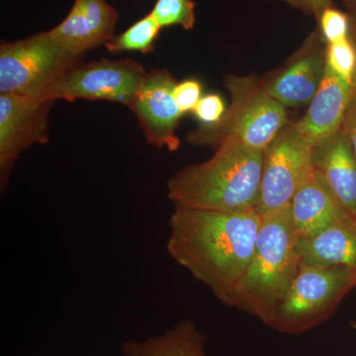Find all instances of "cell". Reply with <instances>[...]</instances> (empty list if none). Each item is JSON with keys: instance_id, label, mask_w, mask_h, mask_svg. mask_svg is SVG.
Listing matches in <instances>:
<instances>
[{"instance_id": "cell-22", "label": "cell", "mask_w": 356, "mask_h": 356, "mask_svg": "<svg viewBox=\"0 0 356 356\" xmlns=\"http://www.w3.org/2000/svg\"><path fill=\"white\" fill-rule=\"evenodd\" d=\"M226 111V105L221 96L212 93L202 96L192 112L201 122V125H214L221 120Z\"/></svg>"}, {"instance_id": "cell-12", "label": "cell", "mask_w": 356, "mask_h": 356, "mask_svg": "<svg viewBox=\"0 0 356 356\" xmlns=\"http://www.w3.org/2000/svg\"><path fill=\"white\" fill-rule=\"evenodd\" d=\"M118 17L106 0H74L67 17L50 33L65 50L83 57L113 38Z\"/></svg>"}, {"instance_id": "cell-27", "label": "cell", "mask_w": 356, "mask_h": 356, "mask_svg": "<svg viewBox=\"0 0 356 356\" xmlns=\"http://www.w3.org/2000/svg\"><path fill=\"white\" fill-rule=\"evenodd\" d=\"M341 1L348 9V13L356 14V0H341Z\"/></svg>"}, {"instance_id": "cell-5", "label": "cell", "mask_w": 356, "mask_h": 356, "mask_svg": "<svg viewBox=\"0 0 356 356\" xmlns=\"http://www.w3.org/2000/svg\"><path fill=\"white\" fill-rule=\"evenodd\" d=\"M355 288L356 269L301 262L284 297L262 322L282 334L298 336L331 317Z\"/></svg>"}, {"instance_id": "cell-11", "label": "cell", "mask_w": 356, "mask_h": 356, "mask_svg": "<svg viewBox=\"0 0 356 356\" xmlns=\"http://www.w3.org/2000/svg\"><path fill=\"white\" fill-rule=\"evenodd\" d=\"M325 46L317 28L282 69L262 79L268 95L284 107L310 104L324 79Z\"/></svg>"}, {"instance_id": "cell-15", "label": "cell", "mask_w": 356, "mask_h": 356, "mask_svg": "<svg viewBox=\"0 0 356 356\" xmlns=\"http://www.w3.org/2000/svg\"><path fill=\"white\" fill-rule=\"evenodd\" d=\"M290 208L298 240L310 238L339 222L356 224L315 170L295 194Z\"/></svg>"}, {"instance_id": "cell-13", "label": "cell", "mask_w": 356, "mask_h": 356, "mask_svg": "<svg viewBox=\"0 0 356 356\" xmlns=\"http://www.w3.org/2000/svg\"><path fill=\"white\" fill-rule=\"evenodd\" d=\"M355 84L339 79L325 65L322 83L305 115L295 123L304 139L316 147L343 128L355 90Z\"/></svg>"}, {"instance_id": "cell-23", "label": "cell", "mask_w": 356, "mask_h": 356, "mask_svg": "<svg viewBox=\"0 0 356 356\" xmlns=\"http://www.w3.org/2000/svg\"><path fill=\"white\" fill-rule=\"evenodd\" d=\"M173 95L182 113L192 112L202 98V84L197 79H185L175 84Z\"/></svg>"}, {"instance_id": "cell-19", "label": "cell", "mask_w": 356, "mask_h": 356, "mask_svg": "<svg viewBox=\"0 0 356 356\" xmlns=\"http://www.w3.org/2000/svg\"><path fill=\"white\" fill-rule=\"evenodd\" d=\"M195 6L193 0H156L149 13L161 28L177 25L189 31L195 26Z\"/></svg>"}, {"instance_id": "cell-18", "label": "cell", "mask_w": 356, "mask_h": 356, "mask_svg": "<svg viewBox=\"0 0 356 356\" xmlns=\"http://www.w3.org/2000/svg\"><path fill=\"white\" fill-rule=\"evenodd\" d=\"M161 27L151 13L134 23L126 31L114 36L105 48L111 54L140 51L147 55L154 50V42Z\"/></svg>"}, {"instance_id": "cell-24", "label": "cell", "mask_w": 356, "mask_h": 356, "mask_svg": "<svg viewBox=\"0 0 356 356\" xmlns=\"http://www.w3.org/2000/svg\"><path fill=\"white\" fill-rule=\"evenodd\" d=\"M287 4L300 9L308 15L314 16L316 20L320 19L321 15L325 9L334 6L332 0H280Z\"/></svg>"}, {"instance_id": "cell-1", "label": "cell", "mask_w": 356, "mask_h": 356, "mask_svg": "<svg viewBox=\"0 0 356 356\" xmlns=\"http://www.w3.org/2000/svg\"><path fill=\"white\" fill-rule=\"evenodd\" d=\"M168 225L170 257L220 302L235 306L254 254L261 215L255 209L228 213L175 207Z\"/></svg>"}, {"instance_id": "cell-10", "label": "cell", "mask_w": 356, "mask_h": 356, "mask_svg": "<svg viewBox=\"0 0 356 356\" xmlns=\"http://www.w3.org/2000/svg\"><path fill=\"white\" fill-rule=\"evenodd\" d=\"M177 83L168 70H152L147 72L129 106L137 117L147 142L170 152L179 149L177 129L184 115L173 95Z\"/></svg>"}, {"instance_id": "cell-26", "label": "cell", "mask_w": 356, "mask_h": 356, "mask_svg": "<svg viewBox=\"0 0 356 356\" xmlns=\"http://www.w3.org/2000/svg\"><path fill=\"white\" fill-rule=\"evenodd\" d=\"M348 14L350 16V37L356 47V14Z\"/></svg>"}, {"instance_id": "cell-21", "label": "cell", "mask_w": 356, "mask_h": 356, "mask_svg": "<svg viewBox=\"0 0 356 356\" xmlns=\"http://www.w3.org/2000/svg\"><path fill=\"white\" fill-rule=\"evenodd\" d=\"M317 22L318 29L327 44L337 43L350 37V14L343 13L336 6L325 9Z\"/></svg>"}, {"instance_id": "cell-7", "label": "cell", "mask_w": 356, "mask_h": 356, "mask_svg": "<svg viewBox=\"0 0 356 356\" xmlns=\"http://www.w3.org/2000/svg\"><path fill=\"white\" fill-rule=\"evenodd\" d=\"M313 170V147L294 124L288 123L264 149L257 213L264 215L291 205Z\"/></svg>"}, {"instance_id": "cell-9", "label": "cell", "mask_w": 356, "mask_h": 356, "mask_svg": "<svg viewBox=\"0 0 356 356\" xmlns=\"http://www.w3.org/2000/svg\"><path fill=\"white\" fill-rule=\"evenodd\" d=\"M53 100L0 93V185L6 189L16 161L28 147L49 140Z\"/></svg>"}, {"instance_id": "cell-17", "label": "cell", "mask_w": 356, "mask_h": 356, "mask_svg": "<svg viewBox=\"0 0 356 356\" xmlns=\"http://www.w3.org/2000/svg\"><path fill=\"white\" fill-rule=\"evenodd\" d=\"M206 337L191 318L180 321L159 336L130 339L121 344L123 356H207Z\"/></svg>"}, {"instance_id": "cell-28", "label": "cell", "mask_w": 356, "mask_h": 356, "mask_svg": "<svg viewBox=\"0 0 356 356\" xmlns=\"http://www.w3.org/2000/svg\"><path fill=\"white\" fill-rule=\"evenodd\" d=\"M355 329H356V325H355Z\"/></svg>"}, {"instance_id": "cell-14", "label": "cell", "mask_w": 356, "mask_h": 356, "mask_svg": "<svg viewBox=\"0 0 356 356\" xmlns=\"http://www.w3.org/2000/svg\"><path fill=\"white\" fill-rule=\"evenodd\" d=\"M313 166L332 195L356 222V158L343 128L313 147Z\"/></svg>"}, {"instance_id": "cell-25", "label": "cell", "mask_w": 356, "mask_h": 356, "mask_svg": "<svg viewBox=\"0 0 356 356\" xmlns=\"http://www.w3.org/2000/svg\"><path fill=\"white\" fill-rule=\"evenodd\" d=\"M343 128L346 133L348 134V138H350L356 158V86Z\"/></svg>"}, {"instance_id": "cell-6", "label": "cell", "mask_w": 356, "mask_h": 356, "mask_svg": "<svg viewBox=\"0 0 356 356\" xmlns=\"http://www.w3.org/2000/svg\"><path fill=\"white\" fill-rule=\"evenodd\" d=\"M83 58L65 50L50 31L4 42L0 46V93L46 98L51 86Z\"/></svg>"}, {"instance_id": "cell-8", "label": "cell", "mask_w": 356, "mask_h": 356, "mask_svg": "<svg viewBox=\"0 0 356 356\" xmlns=\"http://www.w3.org/2000/svg\"><path fill=\"white\" fill-rule=\"evenodd\" d=\"M147 72L131 58L79 64L51 86L47 99L106 100L129 108Z\"/></svg>"}, {"instance_id": "cell-16", "label": "cell", "mask_w": 356, "mask_h": 356, "mask_svg": "<svg viewBox=\"0 0 356 356\" xmlns=\"http://www.w3.org/2000/svg\"><path fill=\"white\" fill-rule=\"evenodd\" d=\"M297 250L303 264L356 269V224L339 222L310 238H300Z\"/></svg>"}, {"instance_id": "cell-2", "label": "cell", "mask_w": 356, "mask_h": 356, "mask_svg": "<svg viewBox=\"0 0 356 356\" xmlns=\"http://www.w3.org/2000/svg\"><path fill=\"white\" fill-rule=\"evenodd\" d=\"M264 152L220 147L198 165L185 166L168 179V197L175 207L243 212L257 210Z\"/></svg>"}, {"instance_id": "cell-20", "label": "cell", "mask_w": 356, "mask_h": 356, "mask_svg": "<svg viewBox=\"0 0 356 356\" xmlns=\"http://www.w3.org/2000/svg\"><path fill=\"white\" fill-rule=\"evenodd\" d=\"M325 65L346 83H356V47L351 37L327 44Z\"/></svg>"}, {"instance_id": "cell-3", "label": "cell", "mask_w": 356, "mask_h": 356, "mask_svg": "<svg viewBox=\"0 0 356 356\" xmlns=\"http://www.w3.org/2000/svg\"><path fill=\"white\" fill-rule=\"evenodd\" d=\"M290 206L261 215L254 254L234 306L261 321L280 304L301 266Z\"/></svg>"}, {"instance_id": "cell-4", "label": "cell", "mask_w": 356, "mask_h": 356, "mask_svg": "<svg viewBox=\"0 0 356 356\" xmlns=\"http://www.w3.org/2000/svg\"><path fill=\"white\" fill-rule=\"evenodd\" d=\"M225 88L231 104L214 125H201L187 136L195 146L217 149L236 147L248 152H264L289 122L285 107L268 95L262 79L228 76Z\"/></svg>"}]
</instances>
